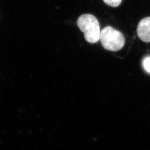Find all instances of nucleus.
Listing matches in <instances>:
<instances>
[{"label": "nucleus", "instance_id": "obj_5", "mask_svg": "<svg viewBox=\"0 0 150 150\" xmlns=\"http://www.w3.org/2000/svg\"><path fill=\"white\" fill-rule=\"evenodd\" d=\"M142 64L145 70L150 73V57H146L143 61Z\"/></svg>", "mask_w": 150, "mask_h": 150}, {"label": "nucleus", "instance_id": "obj_2", "mask_svg": "<svg viewBox=\"0 0 150 150\" xmlns=\"http://www.w3.org/2000/svg\"><path fill=\"white\" fill-rule=\"evenodd\" d=\"M100 40L103 48L113 52L121 50L125 43L123 34L111 26H107L101 31Z\"/></svg>", "mask_w": 150, "mask_h": 150}, {"label": "nucleus", "instance_id": "obj_3", "mask_svg": "<svg viewBox=\"0 0 150 150\" xmlns=\"http://www.w3.org/2000/svg\"><path fill=\"white\" fill-rule=\"evenodd\" d=\"M137 32L141 40L145 42H150V17H145L139 21Z\"/></svg>", "mask_w": 150, "mask_h": 150}, {"label": "nucleus", "instance_id": "obj_4", "mask_svg": "<svg viewBox=\"0 0 150 150\" xmlns=\"http://www.w3.org/2000/svg\"><path fill=\"white\" fill-rule=\"evenodd\" d=\"M104 2L108 6L113 7H116L120 5L122 0H103Z\"/></svg>", "mask_w": 150, "mask_h": 150}, {"label": "nucleus", "instance_id": "obj_1", "mask_svg": "<svg viewBox=\"0 0 150 150\" xmlns=\"http://www.w3.org/2000/svg\"><path fill=\"white\" fill-rule=\"evenodd\" d=\"M77 26L82 32L86 41L95 43L100 40V27L96 17L91 14H83L80 16L77 21Z\"/></svg>", "mask_w": 150, "mask_h": 150}]
</instances>
